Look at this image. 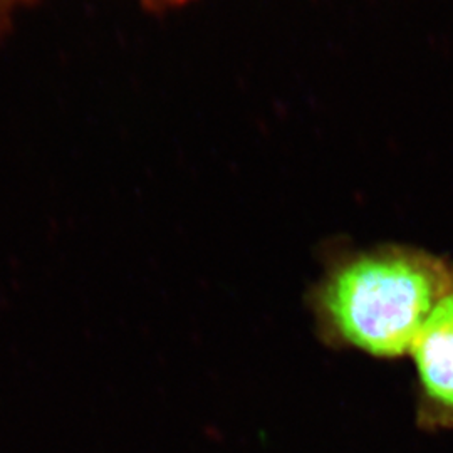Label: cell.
Here are the masks:
<instances>
[{
  "instance_id": "cell-3",
  "label": "cell",
  "mask_w": 453,
  "mask_h": 453,
  "mask_svg": "<svg viewBox=\"0 0 453 453\" xmlns=\"http://www.w3.org/2000/svg\"><path fill=\"white\" fill-rule=\"evenodd\" d=\"M27 2L29 0H0V34L9 27L11 19L16 14L17 9ZM187 0H145V4L155 5V7H168V5H177Z\"/></svg>"
},
{
  "instance_id": "cell-1",
  "label": "cell",
  "mask_w": 453,
  "mask_h": 453,
  "mask_svg": "<svg viewBox=\"0 0 453 453\" xmlns=\"http://www.w3.org/2000/svg\"><path fill=\"white\" fill-rule=\"evenodd\" d=\"M452 284L453 260L410 245H376L329 260L308 306L326 344L400 357Z\"/></svg>"
},
{
  "instance_id": "cell-2",
  "label": "cell",
  "mask_w": 453,
  "mask_h": 453,
  "mask_svg": "<svg viewBox=\"0 0 453 453\" xmlns=\"http://www.w3.org/2000/svg\"><path fill=\"white\" fill-rule=\"evenodd\" d=\"M417 376V421L453 430V284L421 326L408 353Z\"/></svg>"
}]
</instances>
